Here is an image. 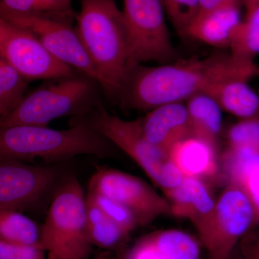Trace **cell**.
Here are the masks:
<instances>
[{
  "instance_id": "obj_4",
  "label": "cell",
  "mask_w": 259,
  "mask_h": 259,
  "mask_svg": "<svg viewBox=\"0 0 259 259\" xmlns=\"http://www.w3.org/2000/svg\"><path fill=\"white\" fill-rule=\"evenodd\" d=\"M102 95L99 81L79 71L72 76L46 80L25 96L16 110L0 118V128L47 127L59 117L85 115L102 105Z\"/></svg>"
},
{
  "instance_id": "obj_23",
  "label": "cell",
  "mask_w": 259,
  "mask_h": 259,
  "mask_svg": "<svg viewBox=\"0 0 259 259\" xmlns=\"http://www.w3.org/2000/svg\"><path fill=\"white\" fill-rule=\"evenodd\" d=\"M30 81L0 57V118L10 115L21 105Z\"/></svg>"
},
{
  "instance_id": "obj_19",
  "label": "cell",
  "mask_w": 259,
  "mask_h": 259,
  "mask_svg": "<svg viewBox=\"0 0 259 259\" xmlns=\"http://www.w3.org/2000/svg\"><path fill=\"white\" fill-rule=\"evenodd\" d=\"M186 102L192 136L218 148L223 121V110L219 104L212 96L204 93L194 95Z\"/></svg>"
},
{
  "instance_id": "obj_26",
  "label": "cell",
  "mask_w": 259,
  "mask_h": 259,
  "mask_svg": "<svg viewBox=\"0 0 259 259\" xmlns=\"http://www.w3.org/2000/svg\"><path fill=\"white\" fill-rule=\"evenodd\" d=\"M228 148H248L259 153V119L241 120L227 134Z\"/></svg>"
},
{
  "instance_id": "obj_20",
  "label": "cell",
  "mask_w": 259,
  "mask_h": 259,
  "mask_svg": "<svg viewBox=\"0 0 259 259\" xmlns=\"http://www.w3.org/2000/svg\"><path fill=\"white\" fill-rule=\"evenodd\" d=\"M89 239L92 244L105 250L117 249L129 233L116 224L95 202L86 197Z\"/></svg>"
},
{
  "instance_id": "obj_30",
  "label": "cell",
  "mask_w": 259,
  "mask_h": 259,
  "mask_svg": "<svg viewBox=\"0 0 259 259\" xmlns=\"http://www.w3.org/2000/svg\"><path fill=\"white\" fill-rule=\"evenodd\" d=\"M0 11L19 15H45L36 0H0Z\"/></svg>"
},
{
  "instance_id": "obj_7",
  "label": "cell",
  "mask_w": 259,
  "mask_h": 259,
  "mask_svg": "<svg viewBox=\"0 0 259 259\" xmlns=\"http://www.w3.org/2000/svg\"><path fill=\"white\" fill-rule=\"evenodd\" d=\"M122 11L128 37L129 71L146 61L162 65L180 60L161 0H123Z\"/></svg>"
},
{
  "instance_id": "obj_8",
  "label": "cell",
  "mask_w": 259,
  "mask_h": 259,
  "mask_svg": "<svg viewBox=\"0 0 259 259\" xmlns=\"http://www.w3.org/2000/svg\"><path fill=\"white\" fill-rule=\"evenodd\" d=\"M255 224L249 199L238 186L228 183L216 201L211 221L199 236L212 259H228L238 242Z\"/></svg>"
},
{
  "instance_id": "obj_22",
  "label": "cell",
  "mask_w": 259,
  "mask_h": 259,
  "mask_svg": "<svg viewBox=\"0 0 259 259\" xmlns=\"http://www.w3.org/2000/svg\"><path fill=\"white\" fill-rule=\"evenodd\" d=\"M40 239L41 229L30 218L20 211L0 210V240L15 244L41 247Z\"/></svg>"
},
{
  "instance_id": "obj_27",
  "label": "cell",
  "mask_w": 259,
  "mask_h": 259,
  "mask_svg": "<svg viewBox=\"0 0 259 259\" xmlns=\"http://www.w3.org/2000/svg\"><path fill=\"white\" fill-rule=\"evenodd\" d=\"M87 197L93 199L112 221L127 233H131L136 227L139 226L134 214L113 199L90 190H88Z\"/></svg>"
},
{
  "instance_id": "obj_28",
  "label": "cell",
  "mask_w": 259,
  "mask_h": 259,
  "mask_svg": "<svg viewBox=\"0 0 259 259\" xmlns=\"http://www.w3.org/2000/svg\"><path fill=\"white\" fill-rule=\"evenodd\" d=\"M40 246L15 244L0 240V259H48Z\"/></svg>"
},
{
  "instance_id": "obj_33",
  "label": "cell",
  "mask_w": 259,
  "mask_h": 259,
  "mask_svg": "<svg viewBox=\"0 0 259 259\" xmlns=\"http://www.w3.org/2000/svg\"><path fill=\"white\" fill-rule=\"evenodd\" d=\"M245 249V258L259 259V233L253 241L249 242Z\"/></svg>"
},
{
  "instance_id": "obj_34",
  "label": "cell",
  "mask_w": 259,
  "mask_h": 259,
  "mask_svg": "<svg viewBox=\"0 0 259 259\" xmlns=\"http://www.w3.org/2000/svg\"><path fill=\"white\" fill-rule=\"evenodd\" d=\"M93 259H113V255L110 250H103L97 253Z\"/></svg>"
},
{
  "instance_id": "obj_10",
  "label": "cell",
  "mask_w": 259,
  "mask_h": 259,
  "mask_svg": "<svg viewBox=\"0 0 259 259\" xmlns=\"http://www.w3.org/2000/svg\"><path fill=\"white\" fill-rule=\"evenodd\" d=\"M0 18L27 29L59 60L97 80L96 70L76 28L71 24L73 17L19 15L0 11Z\"/></svg>"
},
{
  "instance_id": "obj_1",
  "label": "cell",
  "mask_w": 259,
  "mask_h": 259,
  "mask_svg": "<svg viewBox=\"0 0 259 259\" xmlns=\"http://www.w3.org/2000/svg\"><path fill=\"white\" fill-rule=\"evenodd\" d=\"M255 76H259L258 65L242 63L231 52L153 67L139 64L130 70L118 105L124 110L151 111L167 104L187 102L225 80H249Z\"/></svg>"
},
{
  "instance_id": "obj_15",
  "label": "cell",
  "mask_w": 259,
  "mask_h": 259,
  "mask_svg": "<svg viewBox=\"0 0 259 259\" xmlns=\"http://www.w3.org/2000/svg\"><path fill=\"white\" fill-rule=\"evenodd\" d=\"M164 194L171 206L170 214L190 220L198 233L212 219L216 202L202 180L185 177L180 185Z\"/></svg>"
},
{
  "instance_id": "obj_6",
  "label": "cell",
  "mask_w": 259,
  "mask_h": 259,
  "mask_svg": "<svg viewBox=\"0 0 259 259\" xmlns=\"http://www.w3.org/2000/svg\"><path fill=\"white\" fill-rule=\"evenodd\" d=\"M40 246L48 259H90L86 197L79 180L69 175L61 181L41 228Z\"/></svg>"
},
{
  "instance_id": "obj_24",
  "label": "cell",
  "mask_w": 259,
  "mask_h": 259,
  "mask_svg": "<svg viewBox=\"0 0 259 259\" xmlns=\"http://www.w3.org/2000/svg\"><path fill=\"white\" fill-rule=\"evenodd\" d=\"M150 236L167 259H199L198 243L185 232L165 230L150 233Z\"/></svg>"
},
{
  "instance_id": "obj_3",
  "label": "cell",
  "mask_w": 259,
  "mask_h": 259,
  "mask_svg": "<svg viewBox=\"0 0 259 259\" xmlns=\"http://www.w3.org/2000/svg\"><path fill=\"white\" fill-rule=\"evenodd\" d=\"M54 130L37 126H13L0 128V161L48 163L66 161L79 155L116 158L120 150L107 138L82 125Z\"/></svg>"
},
{
  "instance_id": "obj_21",
  "label": "cell",
  "mask_w": 259,
  "mask_h": 259,
  "mask_svg": "<svg viewBox=\"0 0 259 259\" xmlns=\"http://www.w3.org/2000/svg\"><path fill=\"white\" fill-rule=\"evenodd\" d=\"M242 5L244 15L238 37L230 52L237 60L253 64L259 54V0H242Z\"/></svg>"
},
{
  "instance_id": "obj_17",
  "label": "cell",
  "mask_w": 259,
  "mask_h": 259,
  "mask_svg": "<svg viewBox=\"0 0 259 259\" xmlns=\"http://www.w3.org/2000/svg\"><path fill=\"white\" fill-rule=\"evenodd\" d=\"M225 168L228 183L238 186L253 205L259 225V153L248 148H227Z\"/></svg>"
},
{
  "instance_id": "obj_11",
  "label": "cell",
  "mask_w": 259,
  "mask_h": 259,
  "mask_svg": "<svg viewBox=\"0 0 259 259\" xmlns=\"http://www.w3.org/2000/svg\"><path fill=\"white\" fill-rule=\"evenodd\" d=\"M88 190L122 204L134 214L141 226L170 213L171 209L168 199L160 196L144 180L110 167H97L90 179Z\"/></svg>"
},
{
  "instance_id": "obj_18",
  "label": "cell",
  "mask_w": 259,
  "mask_h": 259,
  "mask_svg": "<svg viewBox=\"0 0 259 259\" xmlns=\"http://www.w3.org/2000/svg\"><path fill=\"white\" fill-rule=\"evenodd\" d=\"M248 81L232 78L215 83L204 93L212 96L223 110L241 120L259 119V94Z\"/></svg>"
},
{
  "instance_id": "obj_9",
  "label": "cell",
  "mask_w": 259,
  "mask_h": 259,
  "mask_svg": "<svg viewBox=\"0 0 259 259\" xmlns=\"http://www.w3.org/2000/svg\"><path fill=\"white\" fill-rule=\"evenodd\" d=\"M0 57L31 81L72 76L78 71L51 54L31 32L3 18Z\"/></svg>"
},
{
  "instance_id": "obj_31",
  "label": "cell",
  "mask_w": 259,
  "mask_h": 259,
  "mask_svg": "<svg viewBox=\"0 0 259 259\" xmlns=\"http://www.w3.org/2000/svg\"><path fill=\"white\" fill-rule=\"evenodd\" d=\"M44 14L56 17H73L71 0H36Z\"/></svg>"
},
{
  "instance_id": "obj_2",
  "label": "cell",
  "mask_w": 259,
  "mask_h": 259,
  "mask_svg": "<svg viewBox=\"0 0 259 259\" xmlns=\"http://www.w3.org/2000/svg\"><path fill=\"white\" fill-rule=\"evenodd\" d=\"M75 18V28L96 70L104 97L118 105L130 64L122 10L114 0H81V10Z\"/></svg>"
},
{
  "instance_id": "obj_14",
  "label": "cell",
  "mask_w": 259,
  "mask_h": 259,
  "mask_svg": "<svg viewBox=\"0 0 259 259\" xmlns=\"http://www.w3.org/2000/svg\"><path fill=\"white\" fill-rule=\"evenodd\" d=\"M141 120L148 141L168 153L177 143L192 136L190 116L183 102L156 107Z\"/></svg>"
},
{
  "instance_id": "obj_12",
  "label": "cell",
  "mask_w": 259,
  "mask_h": 259,
  "mask_svg": "<svg viewBox=\"0 0 259 259\" xmlns=\"http://www.w3.org/2000/svg\"><path fill=\"white\" fill-rule=\"evenodd\" d=\"M61 171L57 164L34 165L16 160L0 163V210L23 211L40 202L58 185Z\"/></svg>"
},
{
  "instance_id": "obj_16",
  "label": "cell",
  "mask_w": 259,
  "mask_h": 259,
  "mask_svg": "<svg viewBox=\"0 0 259 259\" xmlns=\"http://www.w3.org/2000/svg\"><path fill=\"white\" fill-rule=\"evenodd\" d=\"M217 149L207 141L191 136L177 143L169 156L184 177L202 180L218 173Z\"/></svg>"
},
{
  "instance_id": "obj_29",
  "label": "cell",
  "mask_w": 259,
  "mask_h": 259,
  "mask_svg": "<svg viewBox=\"0 0 259 259\" xmlns=\"http://www.w3.org/2000/svg\"><path fill=\"white\" fill-rule=\"evenodd\" d=\"M122 259H167L156 246L150 234L139 240Z\"/></svg>"
},
{
  "instance_id": "obj_13",
  "label": "cell",
  "mask_w": 259,
  "mask_h": 259,
  "mask_svg": "<svg viewBox=\"0 0 259 259\" xmlns=\"http://www.w3.org/2000/svg\"><path fill=\"white\" fill-rule=\"evenodd\" d=\"M242 4L227 5L199 15L191 24L187 36L220 49L234 45L243 20Z\"/></svg>"
},
{
  "instance_id": "obj_5",
  "label": "cell",
  "mask_w": 259,
  "mask_h": 259,
  "mask_svg": "<svg viewBox=\"0 0 259 259\" xmlns=\"http://www.w3.org/2000/svg\"><path fill=\"white\" fill-rule=\"evenodd\" d=\"M82 125L111 141L134 160L163 194L180 185L185 177L170 158L169 153L151 144L146 137L141 118L125 120L100 105L87 115L71 117L69 125Z\"/></svg>"
},
{
  "instance_id": "obj_25",
  "label": "cell",
  "mask_w": 259,
  "mask_h": 259,
  "mask_svg": "<svg viewBox=\"0 0 259 259\" xmlns=\"http://www.w3.org/2000/svg\"><path fill=\"white\" fill-rule=\"evenodd\" d=\"M165 12L175 30L182 37H186L187 30L197 18L199 0H161Z\"/></svg>"
},
{
  "instance_id": "obj_32",
  "label": "cell",
  "mask_w": 259,
  "mask_h": 259,
  "mask_svg": "<svg viewBox=\"0 0 259 259\" xmlns=\"http://www.w3.org/2000/svg\"><path fill=\"white\" fill-rule=\"evenodd\" d=\"M235 4H242V0H199L197 16L227 5Z\"/></svg>"
}]
</instances>
